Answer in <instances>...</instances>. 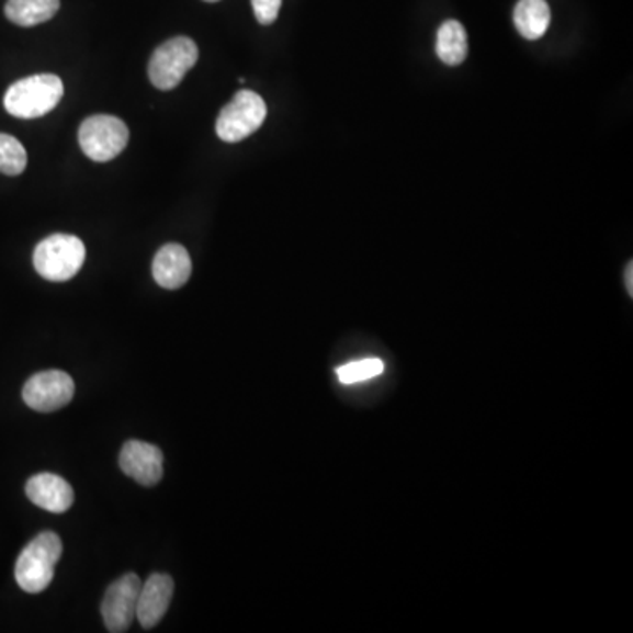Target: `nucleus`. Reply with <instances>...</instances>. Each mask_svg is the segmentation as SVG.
<instances>
[{
  "mask_svg": "<svg viewBox=\"0 0 633 633\" xmlns=\"http://www.w3.org/2000/svg\"><path fill=\"white\" fill-rule=\"evenodd\" d=\"M63 541L54 532H43L32 539L14 565V579L27 594L45 591L55 576V565L63 556Z\"/></svg>",
  "mask_w": 633,
  "mask_h": 633,
  "instance_id": "1",
  "label": "nucleus"
},
{
  "mask_svg": "<svg viewBox=\"0 0 633 633\" xmlns=\"http://www.w3.org/2000/svg\"><path fill=\"white\" fill-rule=\"evenodd\" d=\"M64 83L57 75H34L11 84L4 95V108L16 118H39L58 106Z\"/></svg>",
  "mask_w": 633,
  "mask_h": 633,
  "instance_id": "2",
  "label": "nucleus"
},
{
  "mask_svg": "<svg viewBox=\"0 0 633 633\" xmlns=\"http://www.w3.org/2000/svg\"><path fill=\"white\" fill-rule=\"evenodd\" d=\"M87 250L78 236L52 235L34 250V268L49 282H67L83 267Z\"/></svg>",
  "mask_w": 633,
  "mask_h": 633,
  "instance_id": "3",
  "label": "nucleus"
},
{
  "mask_svg": "<svg viewBox=\"0 0 633 633\" xmlns=\"http://www.w3.org/2000/svg\"><path fill=\"white\" fill-rule=\"evenodd\" d=\"M200 58V49L191 37L180 36L157 46L148 64V76L159 90H173Z\"/></svg>",
  "mask_w": 633,
  "mask_h": 633,
  "instance_id": "4",
  "label": "nucleus"
},
{
  "mask_svg": "<svg viewBox=\"0 0 633 633\" xmlns=\"http://www.w3.org/2000/svg\"><path fill=\"white\" fill-rule=\"evenodd\" d=\"M267 115V102L259 93L239 90L235 98L222 108L215 131L222 142H244L264 124Z\"/></svg>",
  "mask_w": 633,
  "mask_h": 633,
  "instance_id": "5",
  "label": "nucleus"
},
{
  "mask_svg": "<svg viewBox=\"0 0 633 633\" xmlns=\"http://www.w3.org/2000/svg\"><path fill=\"white\" fill-rule=\"evenodd\" d=\"M80 147L84 156L95 162H110L118 157L129 143V129L124 120L111 115H93L81 124Z\"/></svg>",
  "mask_w": 633,
  "mask_h": 633,
  "instance_id": "6",
  "label": "nucleus"
},
{
  "mask_svg": "<svg viewBox=\"0 0 633 633\" xmlns=\"http://www.w3.org/2000/svg\"><path fill=\"white\" fill-rule=\"evenodd\" d=\"M75 381L63 370L36 373L23 386V402L36 412H55L75 398Z\"/></svg>",
  "mask_w": 633,
  "mask_h": 633,
  "instance_id": "7",
  "label": "nucleus"
},
{
  "mask_svg": "<svg viewBox=\"0 0 633 633\" xmlns=\"http://www.w3.org/2000/svg\"><path fill=\"white\" fill-rule=\"evenodd\" d=\"M139 589L142 579L133 572L120 577L106 589V595L102 598L101 612L108 632L124 633L131 629L136 618Z\"/></svg>",
  "mask_w": 633,
  "mask_h": 633,
  "instance_id": "8",
  "label": "nucleus"
},
{
  "mask_svg": "<svg viewBox=\"0 0 633 633\" xmlns=\"http://www.w3.org/2000/svg\"><path fill=\"white\" fill-rule=\"evenodd\" d=\"M120 468L142 486H156L165 474L162 451L151 443L129 440L120 451Z\"/></svg>",
  "mask_w": 633,
  "mask_h": 633,
  "instance_id": "9",
  "label": "nucleus"
},
{
  "mask_svg": "<svg viewBox=\"0 0 633 633\" xmlns=\"http://www.w3.org/2000/svg\"><path fill=\"white\" fill-rule=\"evenodd\" d=\"M174 594V583L168 574H154L139 589L136 618L143 629H154L168 612Z\"/></svg>",
  "mask_w": 633,
  "mask_h": 633,
  "instance_id": "10",
  "label": "nucleus"
},
{
  "mask_svg": "<svg viewBox=\"0 0 633 633\" xmlns=\"http://www.w3.org/2000/svg\"><path fill=\"white\" fill-rule=\"evenodd\" d=\"M25 493L32 504L54 515H63L71 509L72 501H75L71 484L67 483L66 478L48 474V472L29 478Z\"/></svg>",
  "mask_w": 633,
  "mask_h": 633,
  "instance_id": "11",
  "label": "nucleus"
},
{
  "mask_svg": "<svg viewBox=\"0 0 633 633\" xmlns=\"http://www.w3.org/2000/svg\"><path fill=\"white\" fill-rule=\"evenodd\" d=\"M151 273L162 289L174 291L183 287L192 273L191 256L186 252V248L178 244L165 245L154 258Z\"/></svg>",
  "mask_w": 633,
  "mask_h": 633,
  "instance_id": "12",
  "label": "nucleus"
},
{
  "mask_svg": "<svg viewBox=\"0 0 633 633\" xmlns=\"http://www.w3.org/2000/svg\"><path fill=\"white\" fill-rule=\"evenodd\" d=\"M515 23L524 39H541L550 29V4L545 0H519L515 10Z\"/></svg>",
  "mask_w": 633,
  "mask_h": 633,
  "instance_id": "13",
  "label": "nucleus"
},
{
  "mask_svg": "<svg viewBox=\"0 0 633 633\" xmlns=\"http://www.w3.org/2000/svg\"><path fill=\"white\" fill-rule=\"evenodd\" d=\"M60 10V0H8L4 13L20 27H34L54 19Z\"/></svg>",
  "mask_w": 633,
  "mask_h": 633,
  "instance_id": "14",
  "label": "nucleus"
},
{
  "mask_svg": "<svg viewBox=\"0 0 633 633\" xmlns=\"http://www.w3.org/2000/svg\"><path fill=\"white\" fill-rule=\"evenodd\" d=\"M437 55L448 66H460L468 57V36L456 20L442 23L437 34Z\"/></svg>",
  "mask_w": 633,
  "mask_h": 633,
  "instance_id": "15",
  "label": "nucleus"
},
{
  "mask_svg": "<svg viewBox=\"0 0 633 633\" xmlns=\"http://www.w3.org/2000/svg\"><path fill=\"white\" fill-rule=\"evenodd\" d=\"M27 151L19 139L0 133V173L19 177L27 168Z\"/></svg>",
  "mask_w": 633,
  "mask_h": 633,
  "instance_id": "16",
  "label": "nucleus"
},
{
  "mask_svg": "<svg viewBox=\"0 0 633 633\" xmlns=\"http://www.w3.org/2000/svg\"><path fill=\"white\" fill-rule=\"evenodd\" d=\"M382 372H384V363H382L381 359L368 358L354 361V363L343 364V366L338 368L337 375L341 384H355V382H363L368 381V378H373V376H378Z\"/></svg>",
  "mask_w": 633,
  "mask_h": 633,
  "instance_id": "17",
  "label": "nucleus"
},
{
  "mask_svg": "<svg viewBox=\"0 0 633 633\" xmlns=\"http://www.w3.org/2000/svg\"><path fill=\"white\" fill-rule=\"evenodd\" d=\"M253 14L261 25H271L279 19L282 0H252Z\"/></svg>",
  "mask_w": 633,
  "mask_h": 633,
  "instance_id": "18",
  "label": "nucleus"
},
{
  "mask_svg": "<svg viewBox=\"0 0 633 633\" xmlns=\"http://www.w3.org/2000/svg\"><path fill=\"white\" fill-rule=\"evenodd\" d=\"M624 282H626L630 296H633V262H630L629 268L624 271Z\"/></svg>",
  "mask_w": 633,
  "mask_h": 633,
  "instance_id": "19",
  "label": "nucleus"
},
{
  "mask_svg": "<svg viewBox=\"0 0 633 633\" xmlns=\"http://www.w3.org/2000/svg\"><path fill=\"white\" fill-rule=\"evenodd\" d=\"M204 2H218V0H204Z\"/></svg>",
  "mask_w": 633,
  "mask_h": 633,
  "instance_id": "20",
  "label": "nucleus"
}]
</instances>
